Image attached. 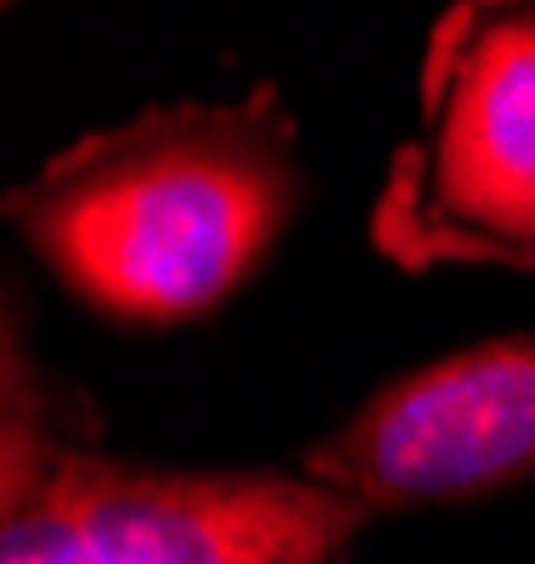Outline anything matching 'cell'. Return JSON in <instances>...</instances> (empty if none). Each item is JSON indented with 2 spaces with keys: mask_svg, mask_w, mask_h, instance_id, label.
I'll return each instance as SVG.
<instances>
[{
  "mask_svg": "<svg viewBox=\"0 0 535 564\" xmlns=\"http://www.w3.org/2000/svg\"><path fill=\"white\" fill-rule=\"evenodd\" d=\"M372 513L271 468H153L102 452V417L23 334H0V564H345Z\"/></svg>",
  "mask_w": 535,
  "mask_h": 564,
  "instance_id": "2",
  "label": "cell"
},
{
  "mask_svg": "<svg viewBox=\"0 0 535 564\" xmlns=\"http://www.w3.org/2000/svg\"><path fill=\"white\" fill-rule=\"evenodd\" d=\"M367 231L401 271H535V0H462L434 18L417 119Z\"/></svg>",
  "mask_w": 535,
  "mask_h": 564,
  "instance_id": "3",
  "label": "cell"
},
{
  "mask_svg": "<svg viewBox=\"0 0 535 564\" xmlns=\"http://www.w3.org/2000/svg\"><path fill=\"white\" fill-rule=\"evenodd\" d=\"M299 198V124L276 85H254L68 141L7 193V220L79 305L175 327L249 289Z\"/></svg>",
  "mask_w": 535,
  "mask_h": 564,
  "instance_id": "1",
  "label": "cell"
},
{
  "mask_svg": "<svg viewBox=\"0 0 535 564\" xmlns=\"http://www.w3.org/2000/svg\"><path fill=\"white\" fill-rule=\"evenodd\" d=\"M299 475L372 520L529 480L535 334H502L389 379L299 457Z\"/></svg>",
  "mask_w": 535,
  "mask_h": 564,
  "instance_id": "4",
  "label": "cell"
}]
</instances>
